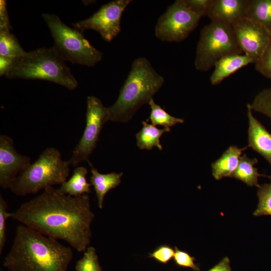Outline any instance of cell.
<instances>
[{"instance_id":"1","label":"cell","mask_w":271,"mask_h":271,"mask_svg":"<svg viewBox=\"0 0 271 271\" xmlns=\"http://www.w3.org/2000/svg\"><path fill=\"white\" fill-rule=\"evenodd\" d=\"M95 215L87 194L72 196L59 188H47L22 203L10 218L56 240L67 242L79 252L89 246Z\"/></svg>"},{"instance_id":"2","label":"cell","mask_w":271,"mask_h":271,"mask_svg":"<svg viewBox=\"0 0 271 271\" xmlns=\"http://www.w3.org/2000/svg\"><path fill=\"white\" fill-rule=\"evenodd\" d=\"M72 258L71 247L21 224L3 265L9 271H67Z\"/></svg>"},{"instance_id":"3","label":"cell","mask_w":271,"mask_h":271,"mask_svg":"<svg viewBox=\"0 0 271 271\" xmlns=\"http://www.w3.org/2000/svg\"><path fill=\"white\" fill-rule=\"evenodd\" d=\"M164 83V77L147 58L134 59L117 99L107 107L109 120L128 122L142 105L149 103Z\"/></svg>"},{"instance_id":"4","label":"cell","mask_w":271,"mask_h":271,"mask_svg":"<svg viewBox=\"0 0 271 271\" xmlns=\"http://www.w3.org/2000/svg\"><path fill=\"white\" fill-rule=\"evenodd\" d=\"M65 62L54 46L40 48L15 58L5 76L9 79L48 81L72 90L78 86V81Z\"/></svg>"},{"instance_id":"5","label":"cell","mask_w":271,"mask_h":271,"mask_svg":"<svg viewBox=\"0 0 271 271\" xmlns=\"http://www.w3.org/2000/svg\"><path fill=\"white\" fill-rule=\"evenodd\" d=\"M69 166L68 161L62 159L58 150L48 148L16 177L10 189L16 195L24 196L61 185L69 176Z\"/></svg>"},{"instance_id":"6","label":"cell","mask_w":271,"mask_h":271,"mask_svg":"<svg viewBox=\"0 0 271 271\" xmlns=\"http://www.w3.org/2000/svg\"><path fill=\"white\" fill-rule=\"evenodd\" d=\"M42 17L51 32L54 47L65 61L93 67L101 60L102 53L90 43L82 32L67 26L55 14L44 13Z\"/></svg>"},{"instance_id":"7","label":"cell","mask_w":271,"mask_h":271,"mask_svg":"<svg viewBox=\"0 0 271 271\" xmlns=\"http://www.w3.org/2000/svg\"><path fill=\"white\" fill-rule=\"evenodd\" d=\"M243 54L236 41L231 25L211 21L201 30L194 61L195 68L207 71L223 57Z\"/></svg>"},{"instance_id":"8","label":"cell","mask_w":271,"mask_h":271,"mask_svg":"<svg viewBox=\"0 0 271 271\" xmlns=\"http://www.w3.org/2000/svg\"><path fill=\"white\" fill-rule=\"evenodd\" d=\"M201 18L183 0H177L158 19L155 35L162 41L181 42L197 27Z\"/></svg>"},{"instance_id":"9","label":"cell","mask_w":271,"mask_h":271,"mask_svg":"<svg viewBox=\"0 0 271 271\" xmlns=\"http://www.w3.org/2000/svg\"><path fill=\"white\" fill-rule=\"evenodd\" d=\"M86 104L85 127L68 161L69 164L74 167L81 162H89L88 158L96 147L103 126L109 121L107 107L98 98L87 96Z\"/></svg>"},{"instance_id":"10","label":"cell","mask_w":271,"mask_h":271,"mask_svg":"<svg viewBox=\"0 0 271 271\" xmlns=\"http://www.w3.org/2000/svg\"><path fill=\"white\" fill-rule=\"evenodd\" d=\"M131 2V0L111 1L102 6L90 17L73 23L72 26L82 33L87 30H94L106 42H110L120 33L122 15Z\"/></svg>"},{"instance_id":"11","label":"cell","mask_w":271,"mask_h":271,"mask_svg":"<svg viewBox=\"0 0 271 271\" xmlns=\"http://www.w3.org/2000/svg\"><path fill=\"white\" fill-rule=\"evenodd\" d=\"M232 27L243 53L256 62L271 42V33L261 25L245 18Z\"/></svg>"},{"instance_id":"12","label":"cell","mask_w":271,"mask_h":271,"mask_svg":"<svg viewBox=\"0 0 271 271\" xmlns=\"http://www.w3.org/2000/svg\"><path fill=\"white\" fill-rule=\"evenodd\" d=\"M30 158L19 153L9 136H0V186L10 189L16 177L31 164Z\"/></svg>"},{"instance_id":"13","label":"cell","mask_w":271,"mask_h":271,"mask_svg":"<svg viewBox=\"0 0 271 271\" xmlns=\"http://www.w3.org/2000/svg\"><path fill=\"white\" fill-rule=\"evenodd\" d=\"M249 0H212L207 16L211 21L232 25L245 18Z\"/></svg>"},{"instance_id":"14","label":"cell","mask_w":271,"mask_h":271,"mask_svg":"<svg viewBox=\"0 0 271 271\" xmlns=\"http://www.w3.org/2000/svg\"><path fill=\"white\" fill-rule=\"evenodd\" d=\"M246 106L248 119L247 147L262 156L271 166V134L253 115L250 103Z\"/></svg>"},{"instance_id":"15","label":"cell","mask_w":271,"mask_h":271,"mask_svg":"<svg viewBox=\"0 0 271 271\" xmlns=\"http://www.w3.org/2000/svg\"><path fill=\"white\" fill-rule=\"evenodd\" d=\"M255 62V59L244 54H231L223 57L214 64L210 81L212 85L219 84L242 67Z\"/></svg>"},{"instance_id":"16","label":"cell","mask_w":271,"mask_h":271,"mask_svg":"<svg viewBox=\"0 0 271 271\" xmlns=\"http://www.w3.org/2000/svg\"><path fill=\"white\" fill-rule=\"evenodd\" d=\"M248 147L242 148L231 146L221 156L211 164L212 174L214 178L219 180L224 177H231L236 170L242 152Z\"/></svg>"},{"instance_id":"17","label":"cell","mask_w":271,"mask_h":271,"mask_svg":"<svg viewBox=\"0 0 271 271\" xmlns=\"http://www.w3.org/2000/svg\"><path fill=\"white\" fill-rule=\"evenodd\" d=\"M91 176L90 178V184L95 190L98 206L99 209L103 208L105 195L111 189L119 186L121 183L122 173L112 172L101 174L91 165Z\"/></svg>"},{"instance_id":"18","label":"cell","mask_w":271,"mask_h":271,"mask_svg":"<svg viewBox=\"0 0 271 271\" xmlns=\"http://www.w3.org/2000/svg\"><path fill=\"white\" fill-rule=\"evenodd\" d=\"M87 169L84 167L75 168L71 178L62 183L59 189L64 194L72 196H78L90 192L89 183L86 179Z\"/></svg>"},{"instance_id":"19","label":"cell","mask_w":271,"mask_h":271,"mask_svg":"<svg viewBox=\"0 0 271 271\" xmlns=\"http://www.w3.org/2000/svg\"><path fill=\"white\" fill-rule=\"evenodd\" d=\"M258 163L256 158L250 159L246 154L240 157L238 166L231 177L239 180L248 186L260 187L258 178L266 176L260 174L254 166Z\"/></svg>"},{"instance_id":"20","label":"cell","mask_w":271,"mask_h":271,"mask_svg":"<svg viewBox=\"0 0 271 271\" xmlns=\"http://www.w3.org/2000/svg\"><path fill=\"white\" fill-rule=\"evenodd\" d=\"M142 129L137 133V145L141 150H150L154 147L162 150L163 147L160 143V138L166 132H169L170 129L157 128L147 121H143Z\"/></svg>"},{"instance_id":"21","label":"cell","mask_w":271,"mask_h":271,"mask_svg":"<svg viewBox=\"0 0 271 271\" xmlns=\"http://www.w3.org/2000/svg\"><path fill=\"white\" fill-rule=\"evenodd\" d=\"M245 18L261 25L271 33V0H249Z\"/></svg>"},{"instance_id":"22","label":"cell","mask_w":271,"mask_h":271,"mask_svg":"<svg viewBox=\"0 0 271 271\" xmlns=\"http://www.w3.org/2000/svg\"><path fill=\"white\" fill-rule=\"evenodd\" d=\"M151 108L149 119L152 124L161 125L164 128L170 129L171 127L177 123H183L184 120L182 118L172 116L163 109L160 105L156 104L153 99L148 103Z\"/></svg>"},{"instance_id":"23","label":"cell","mask_w":271,"mask_h":271,"mask_svg":"<svg viewBox=\"0 0 271 271\" xmlns=\"http://www.w3.org/2000/svg\"><path fill=\"white\" fill-rule=\"evenodd\" d=\"M26 52L14 34L10 31H0V55L18 58Z\"/></svg>"},{"instance_id":"24","label":"cell","mask_w":271,"mask_h":271,"mask_svg":"<svg viewBox=\"0 0 271 271\" xmlns=\"http://www.w3.org/2000/svg\"><path fill=\"white\" fill-rule=\"evenodd\" d=\"M269 183H265L260 186L257 191L258 203L253 212L255 216L271 215V176Z\"/></svg>"},{"instance_id":"25","label":"cell","mask_w":271,"mask_h":271,"mask_svg":"<svg viewBox=\"0 0 271 271\" xmlns=\"http://www.w3.org/2000/svg\"><path fill=\"white\" fill-rule=\"evenodd\" d=\"M75 271H102L95 248L89 246L76 264Z\"/></svg>"},{"instance_id":"26","label":"cell","mask_w":271,"mask_h":271,"mask_svg":"<svg viewBox=\"0 0 271 271\" xmlns=\"http://www.w3.org/2000/svg\"><path fill=\"white\" fill-rule=\"evenodd\" d=\"M250 104L252 110L261 113L271 119V87L260 91Z\"/></svg>"},{"instance_id":"27","label":"cell","mask_w":271,"mask_h":271,"mask_svg":"<svg viewBox=\"0 0 271 271\" xmlns=\"http://www.w3.org/2000/svg\"><path fill=\"white\" fill-rule=\"evenodd\" d=\"M8 204L2 195H0V253L4 248L6 240L7 221L10 218V212L7 211Z\"/></svg>"},{"instance_id":"28","label":"cell","mask_w":271,"mask_h":271,"mask_svg":"<svg viewBox=\"0 0 271 271\" xmlns=\"http://www.w3.org/2000/svg\"><path fill=\"white\" fill-rule=\"evenodd\" d=\"M255 68L264 77L271 79V42L255 63Z\"/></svg>"},{"instance_id":"29","label":"cell","mask_w":271,"mask_h":271,"mask_svg":"<svg viewBox=\"0 0 271 271\" xmlns=\"http://www.w3.org/2000/svg\"><path fill=\"white\" fill-rule=\"evenodd\" d=\"M174 260L175 263L181 267H188L194 271H199V267L195 263V258L191 256L188 252L180 250L175 247Z\"/></svg>"},{"instance_id":"30","label":"cell","mask_w":271,"mask_h":271,"mask_svg":"<svg viewBox=\"0 0 271 271\" xmlns=\"http://www.w3.org/2000/svg\"><path fill=\"white\" fill-rule=\"evenodd\" d=\"M174 254L175 249L169 245H162L150 253L149 256L161 263L166 264L174 258Z\"/></svg>"},{"instance_id":"31","label":"cell","mask_w":271,"mask_h":271,"mask_svg":"<svg viewBox=\"0 0 271 271\" xmlns=\"http://www.w3.org/2000/svg\"><path fill=\"white\" fill-rule=\"evenodd\" d=\"M186 6L201 18L207 16L212 0H183Z\"/></svg>"},{"instance_id":"32","label":"cell","mask_w":271,"mask_h":271,"mask_svg":"<svg viewBox=\"0 0 271 271\" xmlns=\"http://www.w3.org/2000/svg\"><path fill=\"white\" fill-rule=\"evenodd\" d=\"M12 26L7 8V1H0V31L11 32Z\"/></svg>"},{"instance_id":"33","label":"cell","mask_w":271,"mask_h":271,"mask_svg":"<svg viewBox=\"0 0 271 271\" xmlns=\"http://www.w3.org/2000/svg\"><path fill=\"white\" fill-rule=\"evenodd\" d=\"M15 58L0 55V76H6L11 68Z\"/></svg>"},{"instance_id":"34","label":"cell","mask_w":271,"mask_h":271,"mask_svg":"<svg viewBox=\"0 0 271 271\" xmlns=\"http://www.w3.org/2000/svg\"><path fill=\"white\" fill-rule=\"evenodd\" d=\"M208 271H232L229 258L227 256L223 257L217 264Z\"/></svg>"},{"instance_id":"35","label":"cell","mask_w":271,"mask_h":271,"mask_svg":"<svg viewBox=\"0 0 271 271\" xmlns=\"http://www.w3.org/2000/svg\"><path fill=\"white\" fill-rule=\"evenodd\" d=\"M0 271H4V270L2 269H1Z\"/></svg>"}]
</instances>
